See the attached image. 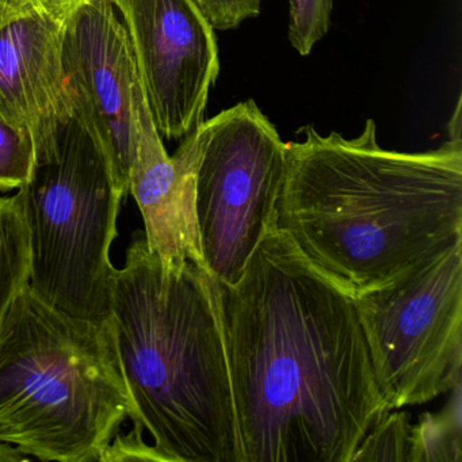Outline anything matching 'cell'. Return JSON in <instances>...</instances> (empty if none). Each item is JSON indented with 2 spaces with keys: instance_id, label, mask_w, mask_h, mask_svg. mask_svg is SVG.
<instances>
[{
  "instance_id": "cell-14",
  "label": "cell",
  "mask_w": 462,
  "mask_h": 462,
  "mask_svg": "<svg viewBox=\"0 0 462 462\" xmlns=\"http://www.w3.org/2000/svg\"><path fill=\"white\" fill-rule=\"evenodd\" d=\"M410 415L391 410L383 415L356 448L351 462H408L411 448Z\"/></svg>"
},
{
  "instance_id": "cell-3",
  "label": "cell",
  "mask_w": 462,
  "mask_h": 462,
  "mask_svg": "<svg viewBox=\"0 0 462 462\" xmlns=\"http://www.w3.org/2000/svg\"><path fill=\"white\" fill-rule=\"evenodd\" d=\"M109 323L134 429L164 462H245L212 277L166 266L137 231L115 269Z\"/></svg>"
},
{
  "instance_id": "cell-13",
  "label": "cell",
  "mask_w": 462,
  "mask_h": 462,
  "mask_svg": "<svg viewBox=\"0 0 462 462\" xmlns=\"http://www.w3.org/2000/svg\"><path fill=\"white\" fill-rule=\"evenodd\" d=\"M462 461L461 385L451 391L448 404L439 412H424L411 430L408 462Z\"/></svg>"
},
{
  "instance_id": "cell-2",
  "label": "cell",
  "mask_w": 462,
  "mask_h": 462,
  "mask_svg": "<svg viewBox=\"0 0 462 462\" xmlns=\"http://www.w3.org/2000/svg\"><path fill=\"white\" fill-rule=\"evenodd\" d=\"M300 132L275 226L340 288L385 285L462 242V139L407 153L381 147L373 120L356 139Z\"/></svg>"
},
{
  "instance_id": "cell-16",
  "label": "cell",
  "mask_w": 462,
  "mask_h": 462,
  "mask_svg": "<svg viewBox=\"0 0 462 462\" xmlns=\"http://www.w3.org/2000/svg\"><path fill=\"white\" fill-rule=\"evenodd\" d=\"M289 42L308 56L331 25L334 0H289Z\"/></svg>"
},
{
  "instance_id": "cell-4",
  "label": "cell",
  "mask_w": 462,
  "mask_h": 462,
  "mask_svg": "<svg viewBox=\"0 0 462 462\" xmlns=\"http://www.w3.org/2000/svg\"><path fill=\"white\" fill-rule=\"evenodd\" d=\"M129 415L109 320L67 315L28 283L0 327V442L40 461L99 462Z\"/></svg>"
},
{
  "instance_id": "cell-12",
  "label": "cell",
  "mask_w": 462,
  "mask_h": 462,
  "mask_svg": "<svg viewBox=\"0 0 462 462\" xmlns=\"http://www.w3.org/2000/svg\"><path fill=\"white\" fill-rule=\"evenodd\" d=\"M31 277V248L18 194L0 199V327Z\"/></svg>"
},
{
  "instance_id": "cell-11",
  "label": "cell",
  "mask_w": 462,
  "mask_h": 462,
  "mask_svg": "<svg viewBox=\"0 0 462 462\" xmlns=\"http://www.w3.org/2000/svg\"><path fill=\"white\" fill-rule=\"evenodd\" d=\"M64 18L23 13L0 18V117L34 145L72 116L61 64Z\"/></svg>"
},
{
  "instance_id": "cell-8",
  "label": "cell",
  "mask_w": 462,
  "mask_h": 462,
  "mask_svg": "<svg viewBox=\"0 0 462 462\" xmlns=\"http://www.w3.org/2000/svg\"><path fill=\"white\" fill-rule=\"evenodd\" d=\"M61 64L72 116L129 194L143 88L131 37L112 0H88L64 18Z\"/></svg>"
},
{
  "instance_id": "cell-5",
  "label": "cell",
  "mask_w": 462,
  "mask_h": 462,
  "mask_svg": "<svg viewBox=\"0 0 462 462\" xmlns=\"http://www.w3.org/2000/svg\"><path fill=\"white\" fill-rule=\"evenodd\" d=\"M34 148L31 177L17 193L29 232V286L67 315L107 321L110 251L128 191L74 116Z\"/></svg>"
},
{
  "instance_id": "cell-15",
  "label": "cell",
  "mask_w": 462,
  "mask_h": 462,
  "mask_svg": "<svg viewBox=\"0 0 462 462\" xmlns=\"http://www.w3.org/2000/svg\"><path fill=\"white\" fill-rule=\"evenodd\" d=\"M34 156L32 134L0 117V191L18 190L29 180Z\"/></svg>"
},
{
  "instance_id": "cell-17",
  "label": "cell",
  "mask_w": 462,
  "mask_h": 462,
  "mask_svg": "<svg viewBox=\"0 0 462 462\" xmlns=\"http://www.w3.org/2000/svg\"><path fill=\"white\" fill-rule=\"evenodd\" d=\"M263 0H197L210 25L217 31L237 28L243 21L258 17Z\"/></svg>"
},
{
  "instance_id": "cell-7",
  "label": "cell",
  "mask_w": 462,
  "mask_h": 462,
  "mask_svg": "<svg viewBox=\"0 0 462 462\" xmlns=\"http://www.w3.org/2000/svg\"><path fill=\"white\" fill-rule=\"evenodd\" d=\"M196 220L205 272L236 282L275 226L286 143L258 105L240 102L201 124Z\"/></svg>"
},
{
  "instance_id": "cell-18",
  "label": "cell",
  "mask_w": 462,
  "mask_h": 462,
  "mask_svg": "<svg viewBox=\"0 0 462 462\" xmlns=\"http://www.w3.org/2000/svg\"><path fill=\"white\" fill-rule=\"evenodd\" d=\"M164 462L153 445L144 440V432L134 429L132 431L118 432L109 445L102 451L99 462Z\"/></svg>"
},
{
  "instance_id": "cell-20",
  "label": "cell",
  "mask_w": 462,
  "mask_h": 462,
  "mask_svg": "<svg viewBox=\"0 0 462 462\" xmlns=\"http://www.w3.org/2000/svg\"><path fill=\"white\" fill-rule=\"evenodd\" d=\"M29 459L31 457L21 453L14 446L0 442V462H23L29 461Z\"/></svg>"
},
{
  "instance_id": "cell-21",
  "label": "cell",
  "mask_w": 462,
  "mask_h": 462,
  "mask_svg": "<svg viewBox=\"0 0 462 462\" xmlns=\"http://www.w3.org/2000/svg\"><path fill=\"white\" fill-rule=\"evenodd\" d=\"M448 136L450 139H461V101L457 104L456 113L448 125Z\"/></svg>"
},
{
  "instance_id": "cell-6",
  "label": "cell",
  "mask_w": 462,
  "mask_h": 462,
  "mask_svg": "<svg viewBox=\"0 0 462 462\" xmlns=\"http://www.w3.org/2000/svg\"><path fill=\"white\" fill-rule=\"evenodd\" d=\"M381 396L391 410L461 385L462 242L353 296Z\"/></svg>"
},
{
  "instance_id": "cell-19",
  "label": "cell",
  "mask_w": 462,
  "mask_h": 462,
  "mask_svg": "<svg viewBox=\"0 0 462 462\" xmlns=\"http://www.w3.org/2000/svg\"><path fill=\"white\" fill-rule=\"evenodd\" d=\"M88 0H0V18L23 13H42L66 18L71 10Z\"/></svg>"
},
{
  "instance_id": "cell-1",
  "label": "cell",
  "mask_w": 462,
  "mask_h": 462,
  "mask_svg": "<svg viewBox=\"0 0 462 462\" xmlns=\"http://www.w3.org/2000/svg\"><path fill=\"white\" fill-rule=\"evenodd\" d=\"M212 281L245 462H351L391 411L353 294L275 226L236 282Z\"/></svg>"
},
{
  "instance_id": "cell-10",
  "label": "cell",
  "mask_w": 462,
  "mask_h": 462,
  "mask_svg": "<svg viewBox=\"0 0 462 462\" xmlns=\"http://www.w3.org/2000/svg\"><path fill=\"white\" fill-rule=\"evenodd\" d=\"M202 144L199 125L170 156L153 123L144 90L140 93L129 193L144 220L148 248L166 266L193 263L204 269L196 220V175Z\"/></svg>"
},
{
  "instance_id": "cell-9",
  "label": "cell",
  "mask_w": 462,
  "mask_h": 462,
  "mask_svg": "<svg viewBox=\"0 0 462 462\" xmlns=\"http://www.w3.org/2000/svg\"><path fill=\"white\" fill-rule=\"evenodd\" d=\"M131 37L162 137L185 139L204 123L220 72L215 28L197 0H112Z\"/></svg>"
}]
</instances>
